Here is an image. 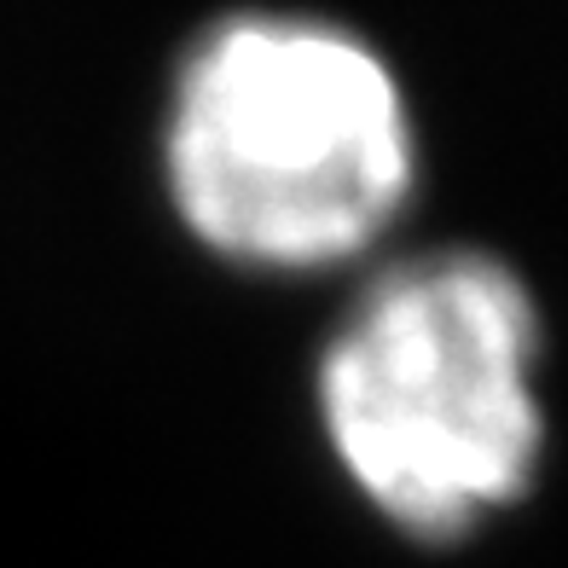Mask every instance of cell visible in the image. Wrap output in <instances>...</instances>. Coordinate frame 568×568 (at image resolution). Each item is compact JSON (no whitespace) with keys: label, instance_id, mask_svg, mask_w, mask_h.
Masks as SVG:
<instances>
[{"label":"cell","instance_id":"6da1fadb","mask_svg":"<svg viewBox=\"0 0 568 568\" xmlns=\"http://www.w3.org/2000/svg\"><path fill=\"white\" fill-rule=\"evenodd\" d=\"M158 163L174 221L244 273L359 262L418 192L400 70L343 18H210L163 88Z\"/></svg>","mask_w":568,"mask_h":568},{"label":"cell","instance_id":"7a4b0ae2","mask_svg":"<svg viewBox=\"0 0 568 568\" xmlns=\"http://www.w3.org/2000/svg\"><path fill=\"white\" fill-rule=\"evenodd\" d=\"M331 464L372 516L418 546H458L523 505L551 442L546 307L481 244L383 262L314 359Z\"/></svg>","mask_w":568,"mask_h":568}]
</instances>
